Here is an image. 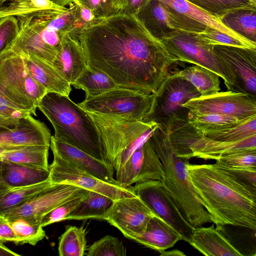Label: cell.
<instances>
[{"mask_svg":"<svg viewBox=\"0 0 256 256\" xmlns=\"http://www.w3.org/2000/svg\"><path fill=\"white\" fill-rule=\"evenodd\" d=\"M72 34L88 66L106 74L121 88L152 94L177 62L134 14L95 18Z\"/></svg>","mask_w":256,"mask_h":256,"instance_id":"cell-1","label":"cell"},{"mask_svg":"<svg viewBox=\"0 0 256 256\" xmlns=\"http://www.w3.org/2000/svg\"><path fill=\"white\" fill-rule=\"evenodd\" d=\"M189 178L218 227L256 229V190L214 164H187Z\"/></svg>","mask_w":256,"mask_h":256,"instance_id":"cell-2","label":"cell"},{"mask_svg":"<svg viewBox=\"0 0 256 256\" xmlns=\"http://www.w3.org/2000/svg\"><path fill=\"white\" fill-rule=\"evenodd\" d=\"M148 140L163 166L164 174L161 182L185 220L194 228L212 222L210 214L189 178V160L177 156L166 132L158 125L154 126Z\"/></svg>","mask_w":256,"mask_h":256,"instance_id":"cell-3","label":"cell"},{"mask_svg":"<svg viewBox=\"0 0 256 256\" xmlns=\"http://www.w3.org/2000/svg\"><path fill=\"white\" fill-rule=\"evenodd\" d=\"M38 108L52 124L55 138L104 160L95 123L88 112L69 96L48 92L39 102Z\"/></svg>","mask_w":256,"mask_h":256,"instance_id":"cell-4","label":"cell"},{"mask_svg":"<svg viewBox=\"0 0 256 256\" xmlns=\"http://www.w3.org/2000/svg\"><path fill=\"white\" fill-rule=\"evenodd\" d=\"M16 20L18 32L10 44L12 50L32 54L50 64L62 48L64 35L75 26V16L70 10L42 12Z\"/></svg>","mask_w":256,"mask_h":256,"instance_id":"cell-5","label":"cell"},{"mask_svg":"<svg viewBox=\"0 0 256 256\" xmlns=\"http://www.w3.org/2000/svg\"><path fill=\"white\" fill-rule=\"evenodd\" d=\"M88 112L98 130L104 160L111 164L120 154L129 150L134 152L148 138L158 125L153 122Z\"/></svg>","mask_w":256,"mask_h":256,"instance_id":"cell-6","label":"cell"},{"mask_svg":"<svg viewBox=\"0 0 256 256\" xmlns=\"http://www.w3.org/2000/svg\"><path fill=\"white\" fill-rule=\"evenodd\" d=\"M0 89L35 116L39 102L48 93L32 78L22 57L12 50L10 44L0 53Z\"/></svg>","mask_w":256,"mask_h":256,"instance_id":"cell-7","label":"cell"},{"mask_svg":"<svg viewBox=\"0 0 256 256\" xmlns=\"http://www.w3.org/2000/svg\"><path fill=\"white\" fill-rule=\"evenodd\" d=\"M200 96L190 82L172 74L152 94L150 108L142 120L166 128L174 122L188 120L189 110L182 105Z\"/></svg>","mask_w":256,"mask_h":256,"instance_id":"cell-8","label":"cell"},{"mask_svg":"<svg viewBox=\"0 0 256 256\" xmlns=\"http://www.w3.org/2000/svg\"><path fill=\"white\" fill-rule=\"evenodd\" d=\"M160 39L176 62L193 64L210 70L224 80L228 90L232 91L234 75L229 66L215 54L212 46L202 42L196 34L182 31L166 33Z\"/></svg>","mask_w":256,"mask_h":256,"instance_id":"cell-9","label":"cell"},{"mask_svg":"<svg viewBox=\"0 0 256 256\" xmlns=\"http://www.w3.org/2000/svg\"><path fill=\"white\" fill-rule=\"evenodd\" d=\"M152 94L118 86L86 98L78 104L88 112L142 120L152 104Z\"/></svg>","mask_w":256,"mask_h":256,"instance_id":"cell-10","label":"cell"},{"mask_svg":"<svg viewBox=\"0 0 256 256\" xmlns=\"http://www.w3.org/2000/svg\"><path fill=\"white\" fill-rule=\"evenodd\" d=\"M54 159L49 166V178L53 184H66L100 193L114 201L136 196L132 186L124 187L101 180L52 152Z\"/></svg>","mask_w":256,"mask_h":256,"instance_id":"cell-11","label":"cell"},{"mask_svg":"<svg viewBox=\"0 0 256 256\" xmlns=\"http://www.w3.org/2000/svg\"><path fill=\"white\" fill-rule=\"evenodd\" d=\"M138 196L154 214L170 224L181 236L182 240L190 242L195 229L184 218L162 182L150 180L132 186Z\"/></svg>","mask_w":256,"mask_h":256,"instance_id":"cell-12","label":"cell"},{"mask_svg":"<svg viewBox=\"0 0 256 256\" xmlns=\"http://www.w3.org/2000/svg\"><path fill=\"white\" fill-rule=\"evenodd\" d=\"M182 106L196 114H218L243 120L256 114V100L232 90L192 98Z\"/></svg>","mask_w":256,"mask_h":256,"instance_id":"cell-13","label":"cell"},{"mask_svg":"<svg viewBox=\"0 0 256 256\" xmlns=\"http://www.w3.org/2000/svg\"><path fill=\"white\" fill-rule=\"evenodd\" d=\"M164 174L162 163L148 138L134 151L124 165L116 171L115 180L120 186L128 187L150 180L161 181Z\"/></svg>","mask_w":256,"mask_h":256,"instance_id":"cell-14","label":"cell"},{"mask_svg":"<svg viewBox=\"0 0 256 256\" xmlns=\"http://www.w3.org/2000/svg\"><path fill=\"white\" fill-rule=\"evenodd\" d=\"M137 16L147 28L159 38L170 32L182 31L196 34L207 28L156 0H150Z\"/></svg>","mask_w":256,"mask_h":256,"instance_id":"cell-15","label":"cell"},{"mask_svg":"<svg viewBox=\"0 0 256 256\" xmlns=\"http://www.w3.org/2000/svg\"><path fill=\"white\" fill-rule=\"evenodd\" d=\"M216 56L231 69L234 82L232 91L256 98V50L225 46H214Z\"/></svg>","mask_w":256,"mask_h":256,"instance_id":"cell-16","label":"cell"},{"mask_svg":"<svg viewBox=\"0 0 256 256\" xmlns=\"http://www.w3.org/2000/svg\"><path fill=\"white\" fill-rule=\"evenodd\" d=\"M154 214L136 196L114 201L104 220L119 230L124 237L132 240L144 231Z\"/></svg>","mask_w":256,"mask_h":256,"instance_id":"cell-17","label":"cell"},{"mask_svg":"<svg viewBox=\"0 0 256 256\" xmlns=\"http://www.w3.org/2000/svg\"><path fill=\"white\" fill-rule=\"evenodd\" d=\"M83 190L69 184H54L36 194L20 205L8 212L2 218L26 216L41 222L42 218L46 214Z\"/></svg>","mask_w":256,"mask_h":256,"instance_id":"cell-18","label":"cell"},{"mask_svg":"<svg viewBox=\"0 0 256 256\" xmlns=\"http://www.w3.org/2000/svg\"><path fill=\"white\" fill-rule=\"evenodd\" d=\"M50 147L52 152L97 178L106 182L118 184L114 176V170L110 163L96 158L54 136H51Z\"/></svg>","mask_w":256,"mask_h":256,"instance_id":"cell-19","label":"cell"},{"mask_svg":"<svg viewBox=\"0 0 256 256\" xmlns=\"http://www.w3.org/2000/svg\"><path fill=\"white\" fill-rule=\"evenodd\" d=\"M51 136L44 123L28 115L22 118L14 126L0 130V144L50 146Z\"/></svg>","mask_w":256,"mask_h":256,"instance_id":"cell-20","label":"cell"},{"mask_svg":"<svg viewBox=\"0 0 256 256\" xmlns=\"http://www.w3.org/2000/svg\"><path fill=\"white\" fill-rule=\"evenodd\" d=\"M52 65L70 85L75 82L87 68L82 48L71 32L64 35L62 48Z\"/></svg>","mask_w":256,"mask_h":256,"instance_id":"cell-21","label":"cell"},{"mask_svg":"<svg viewBox=\"0 0 256 256\" xmlns=\"http://www.w3.org/2000/svg\"><path fill=\"white\" fill-rule=\"evenodd\" d=\"M18 54L22 57L24 66L32 78L48 92L69 96L72 90L70 84L60 75L52 64L32 54Z\"/></svg>","mask_w":256,"mask_h":256,"instance_id":"cell-22","label":"cell"},{"mask_svg":"<svg viewBox=\"0 0 256 256\" xmlns=\"http://www.w3.org/2000/svg\"><path fill=\"white\" fill-rule=\"evenodd\" d=\"M189 244L206 256H242L214 225L195 228Z\"/></svg>","mask_w":256,"mask_h":256,"instance_id":"cell-23","label":"cell"},{"mask_svg":"<svg viewBox=\"0 0 256 256\" xmlns=\"http://www.w3.org/2000/svg\"><path fill=\"white\" fill-rule=\"evenodd\" d=\"M132 240L159 252L173 247L182 238L170 224L154 214L144 231Z\"/></svg>","mask_w":256,"mask_h":256,"instance_id":"cell-24","label":"cell"},{"mask_svg":"<svg viewBox=\"0 0 256 256\" xmlns=\"http://www.w3.org/2000/svg\"><path fill=\"white\" fill-rule=\"evenodd\" d=\"M190 149L193 157L217 160L236 152L256 149V134L235 142L218 141L202 135L194 142Z\"/></svg>","mask_w":256,"mask_h":256,"instance_id":"cell-25","label":"cell"},{"mask_svg":"<svg viewBox=\"0 0 256 256\" xmlns=\"http://www.w3.org/2000/svg\"><path fill=\"white\" fill-rule=\"evenodd\" d=\"M174 10L207 27L220 31L237 40L256 46V42L234 32L224 24L221 20L187 0H156Z\"/></svg>","mask_w":256,"mask_h":256,"instance_id":"cell-26","label":"cell"},{"mask_svg":"<svg viewBox=\"0 0 256 256\" xmlns=\"http://www.w3.org/2000/svg\"><path fill=\"white\" fill-rule=\"evenodd\" d=\"M3 161V160H2ZM2 178L8 188L23 187L49 179L50 170L9 161H3Z\"/></svg>","mask_w":256,"mask_h":256,"instance_id":"cell-27","label":"cell"},{"mask_svg":"<svg viewBox=\"0 0 256 256\" xmlns=\"http://www.w3.org/2000/svg\"><path fill=\"white\" fill-rule=\"evenodd\" d=\"M68 7L56 5L48 0H0V19L24 17L42 12H64Z\"/></svg>","mask_w":256,"mask_h":256,"instance_id":"cell-28","label":"cell"},{"mask_svg":"<svg viewBox=\"0 0 256 256\" xmlns=\"http://www.w3.org/2000/svg\"><path fill=\"white\" fill-rule=\"evenodd\" d=\"M114 200L109 197L90 191L87 196L64 220H82L88 218L104 220Z\"/></svg>","mask_w":256,"mask_h":256,"instance_id":"cell-29","label":"cell"},{"mask_svg":"<svg viewBox=\"0 0 256 256\" xmlns=\"http://www.w3.org/2000/svg\"><path fill=\"white\" fill-rule=\"evenodd\" d=\"M172 74L190 82L200 93V96L212 94L220 90V76L210 70L200 66H188Z\"/></svg>","mask_w":256,"mask_h":256,"instance_id":"cell-30","label":"cell"},{"mask_svg":"<svg viewBox=\"0 0 256 256\" xmlns=\"http://www.w3.org/2000/svg\"><path fill=\"white\" fill-rule=\"evenodd\" d=\"M47 146H27L6 152L0 156L3 161H9L31 166L49 170Z\"/></svg>","mask_w":256,"mask_h":256,"instance_id":"cell-31","label":"cell"},{"mask_svg":"<svg viewBox=\"0 0 256 256\" xmlns=\"http://www.w3.org/2000/svg\"><path fill=\"white\" fill-rule=\"evenodd\" d=\"M72 85L82 90L86 98L99 95L118 86L106 74L88 66Z\"/></svg>","mask_w":256,"mask_h":256,"instance_id":"cell-32","label":"cell"},{"mask_svg":"<svg viewBox=\"0 0 256 256\" xmlns=\"http://www.w3.org/2000/svg\"><path fill=\"white\" fill-rule=\"evenodd\" d=\"M50 178L39 184L0 191V217L10 210L20 205L36 194L52 186Z\"/></svg>","mask_w":256,"mask_h":256,"instance_id":"cell-33","label":"cell"},{"mask_svg":"<svg viewBox=\"0 0 256 256\" xmlns=\"http://www.w3.org/2000/svg\"><path fill=\"white\" fill-rule=\"evenodd\" d=\"M246 118L239 120L232 116L218 114H196L190 110L188 114V122L202 135L236 126Z\"/></svg>","mask_w":256,"mask_h":256,"instance_id":"cell-34","label":"cell"},{"mask_svg":"<svg viewBox=\"0 0 256 256\" xmlns=\"http://www.w3.org/2000/svg\"><path fill=\"white\" fill-rule=\"evenodd\" d=\"M4 218L12 228L18 238V244H28L32 246L42 240L46 236L41 222L26 216Z\"/></svg>","mask_w":256,"mask_h":256,"instance_id":"cell-35","label":"cell"},{"mask_svg":"<svg viewBox=\"0 0 256 256\" xmlns=\"http://www.w3.org/2000/svg\"><path fill=\"white\" fill-rule=\"evenodd\" d=\"M221 21L234 32L256 42V10L231 12L222 16Z\"/></svg>","mask_w":256,"mask_h":256,"instance_id":"cell-36","label":"cell"},{"mask_svg":"<svg viewBox=\"0 0 256 256\" xmlns=\"http://www.w3.org/2000/svg\"><path fill=\"white\" fill-rule=\"evenodd\" d=\"M60 256H82L86 248V230L82 227L68 226L59 238Z\"/></svg>","mask_w":256,"mask_h":256,"instance_id":"cell-37","label":"cell"},{"mask_svg":"<svg viewBox=\"0 0 256 256\" xmlns=\"http://www.w3.org/2000/svg\"><path fill=\"white\" fill-rule=\"evenodd\" d=\"M187 0L220 20L224 16L238 10H256V5L250 0Z\"/></svg>","mask_w":256,"mask_h":256,"instance_id":"cell-38","label":"cell"},{"mask_svg":"<svg viewBox=\"0 0 256 256\" xmlns=\"http://www.w3.org/2000/svg\"><path fill=\"white\" fill-rule=\"evenodd\" d=\"M256 134V114H254L240 124L221 130L205 134V136L218 141L235 142Z\"/></svg>","mask_w":256,"mask_h":256,"instance_id":"cell-39","label":"cell"},{"mask_svg":"<svg viewBox=\"0 0 256 256\" xmlns=\"http://www.w3.org/2000/svg\"><path fill=\"white\" fill-rule=\"evenodd\" d=\"M30 112L9 98L0 89V129L16 126L22 118Z\"/></svg>","mask_w":256,"mask_h":256,"instance_id":"cell-40","label":"cell"},{"mask_svg":"<svg viewBox=\"0 0 256 256\" xmlns=\"http://www.w3.org/2000/svg\"><path fill=\"white\" fill-rule=\"evenodd\" d=\"M126 248L118 238L107 235L93 243L88 248V256H126Z\"/></svg>","mask_w":256,"mask_h":256,"instance_id":"cell-41","label":"cell"},{"mask_svg":"<svg viewBox=\"0 0 256 256\" xmlns=\"http://www.w3.org/2000/svg\"><path fill=\"white\" fill-rule=\"evenodd\" d=\"M196 36L202 42L208 45L230 46L256 50L255 46L246 43L208 27L196 34Z\"/></svg>","mask_w":256,"mask_h":256,"instance_id":"cell-42","label":"cell"},{"mask_svg":"<svg viewBox=\"0 0 256 256\" xmlns=\"http://www.w3.org/2000/svg\"><path fill=\"white\" fill-rule=\"evenodd\" d=\"M90 191L83 190L80 193L70 198L46 214L42 218V227L64 220V218L74 210Z\"/></svg>","mask_w":256,"mask_h":256,"instance_id":"cell-43","label":"cell"},{"mask_svg":"<svg viewBox=\"0 0 256 256\" xmlns=\"http://www.w3.org/2000/svg\"><path fill=\"white\" fill-rule=\"evenodd\" d=\"M90 9L95 18L110 16L124 12L126 0H76Z\"/></svg>","mask_w":256,"mask_h":256,"instance_id":"cell-44","label":"cell"},{"mask_svg":"<svg viewBox=\"0 0 256 256\" xmlns=\"http://www.w3.org/2000/svg\"><path fill=\"white\" fill-rule=\"evenodd\" d=\"M216 162L232 167L256 168V149L231 153L216 160Z\"/></svg>","mask_w":256,"mask_h":256,"instance_id":"cell-45","label":"cell"},{"mask_svg":"<svg viewBox=\"0 0 256 256\" xmlns=\"http://www.w3.org/2000/svg\"><path fill=\"white\" fill-rule=\"evenodd\" d=\"M18 32L16 18L9 16L0 19V53L11 44Z\"/></svg>","mask_w":256,"mask_h":256,"instance_id":"cell-46","label":"cell"},{"mask_svg":"<svg viewBox=\"0 0 256 256\" xmlns=\"http://www.w3.org/2000/svg\"><path fill=\"white\" fill-rule=\"evenodd\" d=\"M216 163L238 180L256 190V168L232 167Z\"/></svg>","mask_w":256,"mask_h":256,"instance_id":"cell-47","label":"cell"},{"mask_svg":"<svg viewBox=\"0 0 256 256\" xmlns=\"http://www.w3.org/2000/svg\"><path fill=\"white\" fill-rule=\"evenodd\" d=\"M0 242H12L18 244V238L6 220L0 217Z\"/></svg>","mask_w":256,"mask_h":256,"instance_id":"cell-48","label":"cell"},{"mask_svg":"<svg viewBox=\"0 0 256 256\" xmlns=\"http://www.w3.org/2000/svg\"><path fill=\"white\" fill-rule=\"evenodd\" d=\"M149 1L150 0H126V5L124 12L137 15Z\"/></svg>","mask_w":256,"mask_h":256,"instance_id":"cell-49","label":"cell"},{"mask_svg":"<svg viewBox=\"0 0 256 256\" xmlns=\"http://www.w3.org/2000/svg\"><path fill=\"white\" fill-rule=\"evenodd\" d=\"M76 1V0H74ZM78 5L80 8V14L82 21L84 24H88L92 22L95 18L94 16L88 8L83 6L76 1Z\"/></svg>","mask_w":256,"mask_h":256,"instance_id":"cell-50","label":"cell"},{"mask_svg":"<svg viewBox=\"0 0 256 256\" xmlns=\"http://www.w3.org/2000/svg\"><path fill=\"white\" fill-rule=\"evenodd\" d=\"M20 256V254L12 252L6 247L2 242H0V256Z\"/></svg>","mask_w":256,"mask_h":256,"instance_id":"cell-51","label":"cell"},{"mask_svg":"<svg viewBox=\"0 0 256 256\" xmlns=\"http://www.w3.org/2000/svg\"><path fill=\"white\" fill-rule=\"evenodd\" d=\"M160 256H186V254L182 251L175 249L169 251L162 250L159 252Z\"/></svg>","mask_w":256,"mask_h":256,"instance_id":"cell-52","label":"cell"},{"mask_svg":"<svg viewBox=\"0 0 256 256\" xmlns=\"http://www.w3.org/2000/svg\"><path fill=\"white\" fill-rule=\"evenodd\" d=\"M25 146H10L0 144V156L2 154L12 150L21 148Z\"/></svg>","mask_w":256,"mask_h":256,"instance_id":"cell-53","label":"cell"},{"mask_svg":"<svg viewBox=\"0 0 256 256\" xmlns=\"http://www.w3.org/2000/svg\"><path fill=\"white\" fill-rule=\"evenodd\" d=\"M52 3L62 6L66 7L71 4L74 0H48Z\"/></svg>","mask_w":256,"mask_h":256,"instance_id":"cell-54","label":"cell"},{"mask_svg":"<svg viewBox=\"0 0 256 256\" xmlns=\"http://www.w3.org/2000/svg\"><path fill=\"white\" fill-rule=\"evenodd\" d=\"M2 162L3 161L0 158V191L9 188L5 184L2 175Z\"/></svg>","mask_w":256,"mask_h":256,"instance_id":"cell-55","label":"cell"},{"mask_svg":"<svg viewBox=\"0 0 256 256\" xmlns=\"http://www.w3.org/2000/svg\"><path fill=\"white\" fill-rule=\"evenodd\" d=\"M252 4L256 5V0H250Z\"/></svg>","mask_w":256,"mask_h":256,"instance_id":"cell-56","label":"cell"},{"mask_svg":"<svg viewBox=\"0 0 256 256\" xmlns=\"http://www.w3.org/2000/svg\"><path fill=\"white\" fill-rule=\"evenodd\" d=\"M0 130H1V129H0Z\"/></svg>","mask_w":256,"mask_h":256,"instance_id":"cell-57","label":"cell"}]
</instances>
